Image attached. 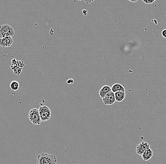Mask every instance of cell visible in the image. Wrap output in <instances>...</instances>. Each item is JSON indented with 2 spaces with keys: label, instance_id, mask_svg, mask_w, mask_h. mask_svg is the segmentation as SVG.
<instances>
[{
  "label": "cell",
  "instance_id": "obj_13",
  "mask_svg": "<svg viewBox=\"0 0 166 164\" xmlns=\"http://www.w3.org/2000/svg\"><path fill=\"white\" fill-rule=\"evenodd\" d=\"M140 144L142 146V148H143V150H144V151L151 149L150 145L147 142L143 141V142L140 143Z\"/></svg>",
  "mask_w": 166,
  "mask_h": 164
},
{
  "label": "cell",
  "instance_id": "obj_17",
  "mask_svg": "<svg viewBox=\"0 0 166 164\" xmlns=\"http://www.w3.org/2000/svg\"><path fill=\"white\" fill-rule=\"evenodd\" d=\"M17 64H18V67L23 68V67L24 66L23 62L20 61V60H19V61L17 60Z\"/></svg>",
  "mask_w": 166,
  "mask_h": 164
},
{
  "label": "cell",
  "instance_id": "obj_14",
  "mask_svg": "<svg viewBox=\"0 0 166 164\" xmlns=\"http://www.w3.org/2000/svg\"><path fill=\"white\" fill-rule=\"evenodd\" d=\"M12 65H11V69L14 70L18 67V64H17V61L15 59L12 60Z\"/></svg>",
  "mask_w": 166,
  "mask_h": 164
},
{
  "label": "cell",
  "instance_id": "obj_16",
  "mask_svg": "<svg viewBox=\"0 0 166 164\" xmlns=\"http://www.w3.org/2000/svg\"><path fill=\"white\" fill-rule=\"evenodd\" d=\"M156 1V0H143V2L146 4H151Z\"/></svg>",
  "mask_w": 166,
  "mask_h": 164
},
{
  "label": "cell",
  "instance_id": "obj_4",
  "mask_svg": "<svg viewBox=\"0 0 166 164\" xmlns=\"http://www.w3.org/2000/svg\"><path fill=\"white\" fill-rule=\"evenodd\" d=\"M40 115L42 122H46L51 117V111L47 106H41L39 108Z\"/></svg>",
  "mask_w": 166,
  "mask_h": 164
},
{
  "label": "cell",
  "instance_id": "obj_11",
  "mask_svg": "<svg viewBox=\"0 0 166 164\" xmlns=\"http://www.w3.org/2000/svg\"><path fill=\"white\" fill-rule=\"evenodd\" d=\"M9 87H10V88L12 90L16 91H17L20 89V84L19 82H17V81H16V80H14L11 83Z\"/></svg>",
  "mask_w": 166,
  "mask_h": 164
},
{
  "label": "cell",
  "instance_id": "obj_3",
  "mask_svg": "<svg viewBox=\"0 0 166 164\" xmlns=\"http://www.w3.org/2000/svg\"><path fill=\"white\" fill-rule=\"evenodd\" d=\"M15 32L12 27L8 24H4L0 27V38L2 39L7 36H13Z\"/></svg>",
  "mask_w": 166,
  "mask_h": 164
},
{
  "label": "cell",
  "instance_id": "obj_9",
  "mask_svg": "<svg viewBox=\"0 0 166 164\" xmlns=\"http://www.w3.org/2000/svg\"><path fill=\"white\" fill-rule=\"evenodd\" d=\"M111 88H112V91L114 93L119 92V91L125 92V87L122 85L119 84V83H116V84H114V85H113Z\"/></svg>",
  "mask_w": 166,
  "mask_h": 164
},
{
  "label": "cell",
  "instance_id": "obj_1",
  "mask_svg": "<svg viewBox=\"0 0 166 164\" xmlns=\"http://www.w3.org/2000/svg\"><path fill=\"white\" fill-rule=\"evenodd\" d=\"M36 164H58L56 156L42 152L37 155Z\"/></svg>",
  "mask_w": 166,
  "mask_h": 164
},
{
  "label": "cell",
  "instance_id": "obj_7",
  "mask_svg": "<svg viewBox=\"0 0 166 164\" xmlns=\"http://www.w3.org/2000/svg\"><path fill=\"white\" fill-rule=\"evenodd\" d=\"M111 91H112L111 87H109V86L105 85V86L102 87L99 91V95H100V97L103 99L105 97L106 95L108 93L110 92Z\"/></svg>",
  "mask_w": 166,
  "mask_h": 164
},
{
  "label": "cell",
  "instance_id": "obj_15",
  "mask_svg": "<svg viewBox=\"0 0 166 164\" xmlns=\"http://www.w3.org/2000/svg\"><path fill=\"white\" fill-rule=\"evenodd\" d=\"M23 69V68H21L17 67L16 69H15L14 70V74L16 75H19L21 74V72H22V71Z\"/></svg>",
  "mask_w": 166,
  "mask_h": 164
},
{
  "label": "cell",
  "instance_id": "obj_8",
  "mask_svg": "<svg viewBox=\"0 0 166 164\" xmlns=\"http://www.w3.org/2000/svg\"><path fill=\"white\" fill-rule=\"evenodd\" d=\"M153 151L152 149H150L145 150L142 155V157L144 161H148L150 160L153 157Z\"/></svg>",
  "mask_w": 166,
  "mask_h": 164
},
{
  "label": "cell",
  "instance_id": "obj_18",
  "mask_svg": "<svg viewBox=\"0 0 166 164\" xmlns=\"http://www.w3.org/2000/svg\"><path fill=\"white\" fill-rule=\"evenodd\" d=\"M162 36L164 39H166V29H164L162 31Z\"/></svg>",
  "mask_w": 166,
  "mask_h": 164
},
{
  "label": "cell",
  "instance_id": "obj_22",
  "mask_svg": "<svg viewBox=\"0 0 166 164\" xmlns=\"http://www.w3.org/2000/svg\"><path fill=\"white\" fill-rule=\"evenodd\" d=\"M129 1L132 2H138V0H137V1H131V0H129Z\"/></svg>",
  "mask_w": 166,
  "mask_h": 164
},
{
  "label": "cell",
  "instance_id": "obj_2",
  "mask_svg": "<svg viewBox=\"0 0 166 164\" xmlns=\"http://www.w3.org/2000/svg\"><path fill=\"white\" fill-rule=\"evenodd\" d=\"M28 118L34 125H41L42 122L39 109H37V108H33L30 110L28 114Z\"/></svg>",
  "mask_w": 166,
  "mask_h": 164
},
{
  "label": "cell",
  "instance_id": "obj_5",
  "mask_svg": "<svg viewBox=\"0 0 166 164\" xmlns=\"http://www.w3.org/2000/svg\"><path fill=\"white\" fill-rule=\"evenodd\" d=\"M104 104L106 106L112 105L116 101L115 98V93L112 91H110L106 95L105 98L102 99Z\"/></svg>",
  "mask_w": 166,
  "mask_h": 164
},
{
  "label": "cell",
  "instance_id": "obj_20",
  "mask_svg": "<svg viewBox=\"0 0 166 164\" xmlns=\"http://www.w3.org/2000/svg\"><path fill=\"white\" fill-rule=\"evenodd\" d=\"M83 14L85 15V16H86L87 15V13H88V11L86 9H83L82 11Z\"/></svg>",
  "mask_w": 166,
  "mask_h": 164
},
{
  "label": "cell",
  "instance_id": "obj_12",
  "mask_svg": "<svg viewBox=\"0 0 166 164\" xmlns=\"http://www.w3.org/2000/svg\"><path fill=\"white\" fill-rule=\"evenodd\" d=\"M144 152V150H143V148H142V146L140 143L137 145L136 148V152L138 155L142 156Z\"/></svg>",
  "mask_w": 166,
  "mask_h": 164
},
{
  "label": "cell",
  "instance_id": "obj_6",
  "mask_svg": "<svg viewBox=\"0 0 166 164\" xmlns=\"http://www.w3.org/2000/svg\"><path fill=\"white\" fill-rule=\"evenodd\" d=\"M13 39L12 36H7L0 39V46L2 48L9 47L13 44Z\"/></svg>",
  "mask_w": 166,
  "mask_h": 164
},
{
  "label": "cell",
  "instance_id": "obj_21",
  "mask_svg": "<svg viewBox=\"0 0 166 164\" xmlns=\"http://www.w3.org/2000/svg\"><path fill=\"white\" fill-rule=\"evenodd\" d=\"M94 1H88V0H87V1H84L85 2H86V4H90L91 3H92V2H94Z\"/></svg>",
  "mask_w": 166,
  "mask_h": 164
},
{
  "label": "cell",
  "instance_id": "obj_10",
  "mask_svg": "<svg viewBox=\"0 0 166 164\" xmlns=\"http://www.w3.org/2000/svg\"><path fill=\"white\" fill-rule=\"evenodd\" d=\"M115 96L117 102H121L125 98V93L122 91L116 92L115 93Z\"/></svg>",
  "mask_w": 166,
  "mask_h": 164
},
{
  "label": "cell",
  "instance_id": "obj_19",
  "mask_svg": "<svg viewBox=\"0 0 166 164\" xmlns=\"http://www.w3.org/2000/svg\"><path fill=\"white\" fill-rule=\"evenodd\" d=\"M67 83L68 84H73L74 83V80L72 79H70L67 81Z\"/></svg>",
  "mask_w": 166,
  "mask_h": 164
}]
</instances>
